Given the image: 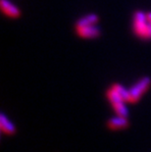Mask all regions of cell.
Here are the masks:
<instances>
[{"mask_svg":"<svg viewBox=\"0 0 151 152\" xmlns=\"http://www.w3.org/2000/svg\"><path fill=\"white\" fill-rule=\"evenodd\" d=\"M112 88L121 96L124 101L128 102V96H130V94H128V89H126L123 86H121L120 83H114V85L112 86Z\"/></svg>","mask_w":151,"mask_h":152,"instance_id":"9","label":"cell"},{"mask_svg":"<svg viewBox=\"0 0 151 152\" xmlns=\"http://www.w3.org/2000/svg\"><path fill=\"white\" fill-rule=\"evenodd\" d=\"M76 31H77V34L82 38H95V37H98L101 34L100 28L96 25L77 28Z\"/></svg>","mask_w":151,"mask_h":152,"instance_id":"3","label":"cell"},{"mask_svg":"<svg viewBox=\"0 0 151 152\" xmlns=\"http://www.w3.org/2000/svg\"><path fill=\"white\" fill-rule=\"evenodd\" d=\"M151 83V80L149 77H143L139 80L134 83V85L128 89V102L134 103L139 101L140 96L146 91L147 88L149 87Z\"/></svg>","mask_w":151,"mask_h":152,"instance_id":"2","label":"cell"},{"mask_svg":"<svg viewBox=\"0 0 151 152\" xmlns=\"http://www.w3.org/2000/svg\"><path fill=\"white\" fill-rule=\"evenodd\" d=\"M0 128H1V131L6 134H13L16 132L14 125L5 117L4 114H1L0 116Z\"/></svg>","mask_w":151,"mask_h":152,"instance_id":"7","label":"cell"},{"mask_svg":"<svg viewBox=\"0 0 151 152\" xmlns=\"http://www.w3.org/2000/svg\"><path fill=\"white\" fill-rule=\"evenodd\" d=\"M133 31L142 39H151V12L137 10L133 14Z\"/></svg>","mask_w":151,"mask_h":152,"instance_id":"1","label":"cell"},{"mask_svg":"<svg viewBox=\"0 0 151 152\" xmlns=\"http://www.w3.org/2000/svg\"><path fill=\"white\" fill-rule=\"evenodd\" d=\"M106 96H107V98H108V100L109 101L111 102V104H112V106H117V105H120V104H122V103H124L125 101L123 99H122V97L120 95L118 94V93L115 91V90L112 88L110 89H108L107 90V93H106Z\"/></svg>","mask_w":151,"mask_h":152,"instance_id":"8","label":"cell"},{"mask_svg":"<svg viewBox=\"0 0 151 152\" xmlns=\"http://www.w3.org/2000/svg\"><path fill=\"white\" fill-rule=\"evenodd\" d=\"M98 16L94 14V13H90L83 17L80 18L78 21L76 22V28H81V27H85V26H91V25H96L98 22Z\"/></svg>","mask_w":151,"mask_h":152,"instance_id":"5","label":"cell"},{"mask_svg":"<svg viewBox=\"0 0 151 152\" xmlns=\"http://www.w3.org/2000/svg\"><path fill=\"white\" fill-rule=\"evenodd\" d=\"M114 110L116 111L117 115L120 116V117H125L127 118L128 115V110L125 105V103H122L120 105H117V106H114Z\"/></svg>","mask_w":151,"mask_h":152,"instance_id":"10","label":"cell"},{"mask_svg":"<svg viewBox=\"0 0 151 152\" xmlns=\"http://www.w3.org/2000/svg\"><path fill=\"white\" fill-rule=\"evenodd\" d=\"M107 127L111 130H120V129H125L128 127V121L127 118L120 117L118 116L117 118H112L107 122Z\"/></svg>","mask_w":151,"mask_h":152,"instance_id":"6","label":"cell"},{"mask_svg":"<svg viewBox=\"0 0 151 152\" xmlns=\"http://www.w3.org/2000/svg\"><path fill=\"white\" fill-rule=\"evenodd\" d=\"M1 10L6 16L10 18H18L21 15V11L15 4H13L9 0H1L0 2Z\"/></svg>","mask_w":151,"mask_h":152,"instance_id":"4","label":"cell"}]
</instances>
